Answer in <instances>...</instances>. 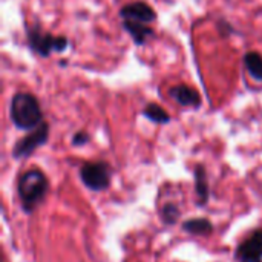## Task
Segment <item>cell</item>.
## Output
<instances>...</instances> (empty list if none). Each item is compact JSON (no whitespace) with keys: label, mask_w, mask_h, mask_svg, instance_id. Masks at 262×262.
Listing matches in <instances>:
<instances>
[{"label":"cell","mask_w":262,"mask_h":262,"mask_svg":"<svg viewBox=\"0 0 262 262\" xmlns=\"http://www.w3.org/2000/svg\"><path fill=\"white\" fill-rule=\"evenodd\" d=\"M123 29L132 37L134 43L137 46H143L150 37H154V29L150 28V25H144V23H138V21H129V20H123L121 23Z\"/></svg>","instance_id":"obj_9"},{"label":"cell","mask_w":262,"mask_h":262,"mask_svg":"<svg viewBox=\"0 0 262 262\" xmlns=\"http://www.w3.org/2000/svg\"><path fill=\"white\" fill-rule=\"evenodd\" d=\"M169 95L173 101H177L180 106L184 107H200L201 106V95L196 89L187 86V84H178L170 88Z\"/></svg>","instance_id":"obj_8"},{"label":"cell","mask_w":262,"mask_h":262,"mask_svg":"<svg viewBox=\"0 0 262 262\" xmlns=\"http://www.w3.org/2000/svg\"><path fill=\"white\" fill-rule=\"evenodd\" d=\"M180 215H181L180 207L173 203H169V204L163 206V209H161V220L167 226H173L178 221Z\"/></svg>","instance_id":"obj_14"},{"label":"cell","mask_w":262,"mask_h":262,"mask_svg":"<svg viewBox=\"0 0 262 262\" xmlns=\"http://www.w3.org/2000/svg\"><path fill=\"white\" fill-rule=\"evenodd\" d=\"M244 66L252 78L262 81V55L258 52H247L243 58Z\"/></svg>","instance_id":"obj_12"},{"label":"cell","mask_w":262,"mask_h":262,"mask_svg":"<svg viewBox=\"0 0 262 262\" xmlns=\"http://www.w3.org/2000/svg\"><path fill=\"white\" fill-rule=\"evenodd\" d=\"M120 15L123 20L138 21V23H144V25H150L152 21L157 20L155 9L150 5H147L146 2H134L129 5H124L120 9Z\"/></svg>","instance_id":"obj_6"},{"label":"cell","mask_w":262,"mask_h":262,"mask_svg":"<svg viewBox=\"0 0 262 262\" xmlns=\"http://www.w3.org/2000/svg\"><path fill=\"white\" fill-rule=\"evenodd\" d=\"M143 115L147 120H150V121H154L157 124H167V123H170V115L160 104H157V103L147 104L143 109Z\"/></svg>","instance_id":"obj_13"},{"label":"cell","mask_w":262,"mask_h":262,"mask_svg":"<svg viewBox=\"0 0 262 262\" xmlns=\"http://www.w3.org/2000/svg\"><path fill=\"white\" fill-rule=\"evenodd\" d=\"M48 178L40 169L26 170L17 183V193L25 213L31 215L48 193Z\"/></svg>","instance_id":"obj_2"},{"label":"cell","mask_w":262,"mask_h":262,"mask_svg":"<svg viewBox=\"0 0 262 262\" xmlns=\"http://www.w3.org/2000/svg\"><path fill=\"white\" fill-rule=\"evenodd\" d=\"M218 29H220V32H221V35H223V37H227L229 34L235 32V29L232 28V25H229V23H227V21H224V20L218 21Z\"/></svg>","instance_id":"obj_16"},{"label":"cell","mask_w":262,"mask_h":262,"mask_svg":"<svg viewBox=\"0 0 262 262\" xmlns=\"http://www.w3.org/2000/svg\"><path fill=\"white\" fill-rule=\"evenodd\" d=\"M239 262H262V230L255 232L236 250Z\"/></svg>","instance_id":"obj_7"},{"label":"cell","mask_w":262,"mask_h":262,"mask_svg":"<svg viewBox=\"0 0 262 262\" xmlns=\"http://www.w3.org/2000/svg\"><path fill=\"white\" fill-rule=\"evenodd\" d=\"M9 117L20 130H34L45 123L40 101L29 92H18L11 98Z\"/></svg>","instance_id":"obj_1"},{"label":"cell","mask_w":262,"mask_h":262,"mask_svg":"<svg viewBox=\"0 0 262 262\" xmlns=\"http://www.w3.org/2000/svg\"><path fill=\"white\" fill-rule=\"evenodd\" d=\"M183 229L190 233V235H198V236H204V235H209L212 233L213 230V226L209 220L206 218H193V220H189L183 224Z\"/></svg>","instance_id":"obj_11"},{"label":"cell","mask_w":262,"mask_h":262,"mask_svg":"<svg viewBox=\"0 0 262 262\" xmlns=\"http://www.w3.org/2000/svg\"><path fill=\"white\" fill-rule=\"evenodd\" d=\"M83 184L92 192H103L111 186V169L103 161L86 163L80 169Z\"/></svg>","instance_id":"obj_4"},{"label":"cell","mask_w":262,"mask_h":262,"mask_svg":"<svg viewBox=\"0 0 262 262\" xmlns=\"http://www.w3.org/2000/svg\"><path fill=\"white\" fill-rule=\"evenodd\" d=\"M48 138H49V126H48V123H41L29 135L20 138L15 143V146L12 149V157L15 160H21V158L29 157L34 150L45 146L48 143Z\"/></svg>","instance_id":"obj_5"},{"label":"cell","mask_w":262,"mask_h":262,"mask_svg":"<svg viewBox=\"0 0 262 262\" xmlns=\"http://www.w3.org/2000/svg\"><path fill=\"white\" fill-rule=\"evenodd\" d=\"M195 192H196V198H198V206L200 207H204L209 203L210 190H209L206 169L201 164H198L195 167Z\"/></svg>","instance_id":"obj_10"},{"label":"cell","mask_w":262,"mask_h":262,"mask_svg":"<svg viewBox=\"0 0 262 262\" xmlns=\"http://www.w3.org/2000/svg\"><path fill=\"white\" fill-rule=\"evenodd\" d=\"M26 41L28 46L40 57L46 58L52 52H64L69 46V40L63 35H52L49 32H43L40 25L26 26Z\"/></svg>","instance_id":"obj_3"},{"label":"cell","mask_w":262,"mask_h":262,"mask_svg":"<svg viewBox=\"0 0 262 262\" xmlns=\"http://www.w3.org/2000/svg\"><path fill=\"white\" fill-rule=\"evenodd\" d=\"M89 134L88 132H84V130H78L77 134H74V137H72V146H75V147H81V146H84L86 143H89Z\"/></svg>","instance_id":"obj_15"}]
</instances>
